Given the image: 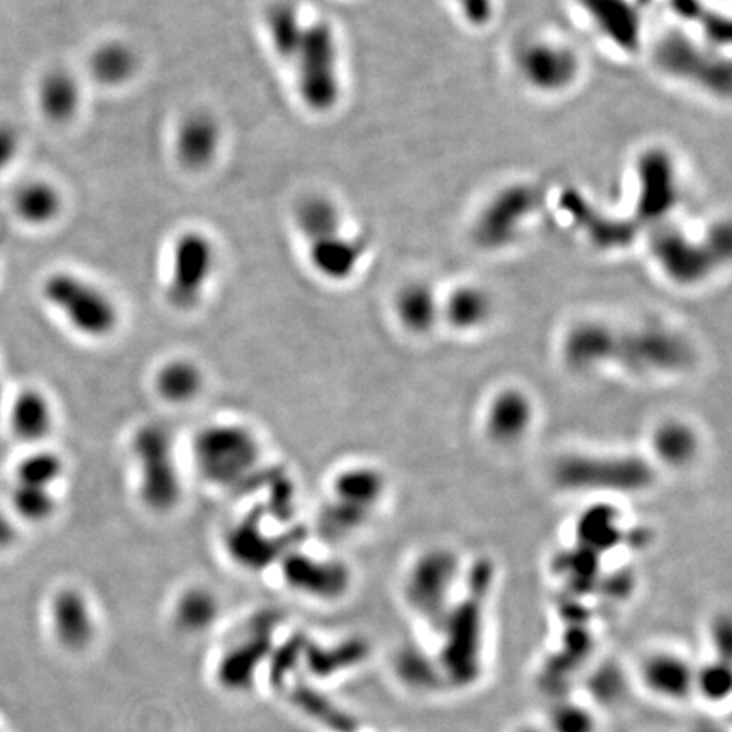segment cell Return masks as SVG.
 I'll list each match as a JSON object with an SVG mask.
<instances>
[{
    "mask_svg": "<svg viewBox=\"0 0 732 732\" xmlns=\"http://www.w3.org/2000/svg\"><path fill=\"white\" fill-rule=\"evenodd\" d=\"M190 450L195 472L216 488L239 487L255 475L263 455L255 429L236 421H214L200 427Z\"/></svg>",
    "mask_w": 732,
    "mask_h": 732,
    "instance_id": "cell-1",
    "label": "cell"
},
{
    "mask_svg": "<svg viewBox=\"0 0 732 732\" xmlns=\"http://www.w3.org/2000/svg\"><path fill=\"white\" fill-rule=\"evenodd\" d=\"M129 453L136 470V492L153 514H170L183 497V475L173 433L161 422H146L134 431Z\"/></svg>",
    "mask_w": 732,
    "mask_h": 732,
    "instance_id": "cell-2",
    "label": "cell"
},
{
    "mask_svg": "<svg viewBox=\"0 0 732 732\" xmlns=\"http://www.w3.org/2000/svg\"><path fill=\"white\" fill-rule=\"evenodd\" d=\"M553 477L573 494L634 495L653 487L656 466L633 453H572L556 461Z\"/></svg>",
    "mask_w": 732,
    "mask_h": 732,
    "instance_id": "cell-3",
    "label": "cell"
},
{
    "mask_svg": "<svg viewBox=\"0 0 732 732\" xmlns=\"http://www.w3.org/2000/svg\"><path fill=\"white\" fill-rule=\"evenodd\" d=\"M41 292L46 304L82 338L106 341L119 329L121 314L111 295L75 273H51Z\"/></svg>",
    "mask_w": 732,
    "mask_h": 732,
    "instance_id": "cell-4",
    "label": "cell"
},
{
    "mask_svg": "<svg viewBox=\"0 0 732 732\" xmlns=\"http://www.w3.org/2000/svg\"><path fill=\"white\" fill-rule=\"evenodd\" d=\"M651 256L661 273L682 287H694L721 268L731 255V234L727 226L709 229L704 239L688 236L682 229L663 226L649 244Z\"/></svg>",
    "mask_w": 732,
    "mask_h": 732,
    "instance_id": "cell-5",
    "label": "cell"
},
{
    "mask_svg": "<svg viewBox=\"0 0 732 732\" xmlns=\"http://www.w3.org/2000/svg\"><path fill=\"white\" fill-rule=\"evenodd\" d=\"M463 578L455 551L441 546L422 551L405 573L402 592L407 607L438 631L460 595Z\"/></svg>",
    "mask_w": 732,
    "mask_h": 732,
    "instance_id": "cell-6",
    "label": "cell"
},
{
    "mask_svg": "<svg viewBox=\"0 0 732 732\" xmlns=\"http://www.w3.org/2000/svg\"><path fill=\"white\" fill-rule=\"evenodd\" d=\"M655 65L666 77L722 99L731 92V63L716 46L682 29L663 33L653 50Z\"/></svg>",
    "mask_w": 732,
    "mask_h": 732,
    "instance_id": "cell-7",
    "label": "cell"
},
{
    "mask_svg": "<svg viewBox=\"0 0 732 732\" xmlns=\"http://www.w3.org/2000/svg\"><path fill=\"white\" fill-rule=\"evenodd\" d=\"M694 348L685 336L663 324L619 329L614 365L639 377L675 375L687 370Z\"/></svg>",
    "mask_w": 732,
    "mask_h": 732,
    "instance_id": "cell-8",
    "label": "cell"
},
{
    "mask_svg": "<svg viewBox=\"0 0 732 732\" xmlns=\"http://www.w3.org/2000/svg\"><path fill=\"white\" fill-rule=\"evenodd\" d=\"M516 75L527 89L541 97L566 94L582 78V56L566 41L534 34L522 39L512 53Z\"/></svg>",
    "mask_w": 732,
    "mask_h": 732,
    "instance_id": "cell-9",
    "label": "cell"
},
{
    "mask_svg": "<svg viewBox=\"0 0 732 732\" xmlns=\"http://www.w3.org/2000/svg\"><path fill=\"white\" fill-rule=\"evenodd\" d=\"M292 63L297 67L300 97L311 111L328 112L338 104V41L326 21L305 26Z\"/></svg>",
    "mask_w": 732,
    "mask_h": 732,
    "instance_id": "cell-10",
    "label": "cell"
},
{
    "mask_svg": "<svg viewBox=\"0 0 732 732\" xmlns=\"http://www.w3.org/2000/svg\"><path fill=\"white\" fill-rule=\"evenodd\" d=\"M541 206L539 190L517 182L487 200L473 222V239L485 251H500L517 243Z\"/></svg>",
    "mask_w": 732,
    "mask_h": 732,
    "instance_id": "cell-11",
    "label": "cell"
},
{
    "mask_svg": "<svg viewBox=\"0 0 732 732\" xmlns=\"http://www.w3.org/2000/svg\"><path fill=\"white\" fill-rule=\"evenodd\" d=\"M283 583L295 594L317 602H338L350 594L353 573L338 558L290 549L278 561Z\"/></svg>",
    "mask_w": 732,
    "mask_h": 732,
    "instance_id": "cell-12",
    "label": "cell"
},
{
    "mask_svg": "<svg viewBox=\"0 0 732 732\" xmlns=\"http://www.w3.org/2000/svg\"><path fill=\"white\" fill-rule=\"evenodd\" d=\"M214 263V248L204 234L187 233L178 238L167 283V300L173 309L194 311L204 299Z\"/></svg>",
    "mask_w": 732,
    "mask_h": 732,
    "instance_id": "cell-13",
    "label": "cell"
},
{
    "mask_svg": "<svg viewBox=\"0 0 732 732\" xmlns=\"http://www.w3.org/2000/svg\"><path fill=\"white\" fill-rule=\"evenodd\" d=\"M634 678L644 694L663 704L694 699L695 661L677 648H651L634 666Z\"/></svg>",
    "mask_w": 732,
    "mask_h": 732,
    "instance_id": "cell-14",
    "label": "cell"
},
{
    "mask_svg": "<svg viewBox=\"0 0 732 732\" xmlns=\"http://www.w3.org/2000/svg\"><path fill=\"white\" fill-rule=\"evenodd\" d=\"M387 494V478L372 465H350L341 468L329 485L326 504L344 516L368 526L373 514Z\"/></svg>",
    "mask_w": 732,
    "mask_h": 732,
    "instance_id": "cell-15",
    "label": "cell"
},
{
    "mask_svg": "<svg viewBox=\"0 0 732 732\" xmlns=\"http://www.w3.org/2000/svg\"><path fill=\"white\" fill-rule=\"evenodd\" d=\"M534 422V399L519 387H504L495 392L483 411V433L497 446L522 443L533 431Z\"/></svg>",
    "mask_w": 732,
    "mask_h": 732,
    "instance_id": "cell-16",
    "label": "cell"
},
{
    "mask_svg": "<svg viewBox=\"0 0 732 732\" xmlns=\"http://www.w3.org/2000/svg\"><path fill=\"white\" fill-rule=\"evenodd\" d=\"M619 329L597 319L573 324L561 341V360L568 370L590 375L614 365Z\"/></svg>",
    "mask_w": 732,
    "mask_h": 732,
    "instance_id": "cell-17",
    "label": "cell"
},
{
    "mask_svg": "<svg viewBox=\"0 0 732 732\" xmlns=\"http://www.w3.org/2000/svg\"><path fill=\"white\" fill-rule=\"evenodd\" d=\"M588 23L622 53H636L643 43V6L638 0H575Z\"/></svg>",
    "mask_w": 732,
    "mask_h": 732,
    "instance_id": "cell-18",
    "label": "cell"
},
{
    "mask_svg": "<svg viewBox=\"0 0 732 732\" xmlns=\"http://www.w3.org/2000/svg\"><path fill=\"white\" fill-rule=\"evenodd\" d=\"M639 219L660 222L677 206L678 178L675 161L663 150H651L639 158Z\"/></svg>",
    "mask_w": 732,
    "mask_h": 732,
    "instance_id": "cell-19",
    "label": "cell"
},
{
    "mask_svg": "<svg viewBox=\"0 0 732 732\" xmlns=\"http://www.w3.org/2000/svg\"><path fill=\"white\" fill-rule=\"evenodd\" d=\"M50 622L56 641L82 653L97 638V619L89 597L77 587L60 588L50 602Z\"/></svg>",
    "mask_w": 732,
    "mask_h": 732,
    "instance_id": "cell-20",
    "label": "cell"
},
{
    "mask_svg": "<svg viewBox=\"0 0 732 732\" xmlns=\"http://www.w3.org/2000/svg\"><path fill=\"white\" fill-rule=\"evenodd\" d=\"M224 546L229 558L241 566L244 572H263L273 563L278 565L283 555L290 551L283 548L280 539L261 529L256 516L246 517L229 527Z\"/></svg>",
    "mask_w": 732,
    "mask_h": 732,
    "instance_id": "cell-21",
    "label": "cell"
},
{
    "mask_svg": "<svg viewBox=\"0 0 732 732\" xmlns=\"http://www.w3.org/2000/svg\"><path fill=\"white\" fill-rule=\"evenodd\" d=\"M309 260L317 275L329 282H346L355 275L365 256V243L343 233V228L307 241Z\"/></svg>",
    "mask_w": 732,
    "mask_h": 732,
    "instance_id": "cell-22",
    "label": "cell"
},
{
    "mask_svg": "<svg viewBox=\"0 0 732 732\" xmlns=\"http://www.w3.org/2000/svg\"><path fill=\"white\" fill-rule=\"evenodd\" d=\"M651 463L670 470H683L694 465L702 453V438L697 427L680 417L658 422L649 434Z\"/></svg>",
    "mask_w": 732,
    "mask_h": 732,
    "instance_id": "cell-23",
    "label": "cell"
},
{
    "mask_svg": "<svg viewBox=\"0 0 732 732\" xmlns=\"http://www.w3.org/2000/svg\"><path fill=\"white\" fill-rule=\"evenodd\" d=\"M392 309L399 328L411 336H427L441 324V295L424 280L404 283Z\"/></svg>",
    "mask_w": 732,
    "mask_h": 732,
    "instance_id": "cell-24",
    "label": "cell"
},
{
    "mask_svg": "<svg viewBox=\"0 0 732 732\" xmlns=\"http://www.w3.org/2000/svg\"><path fill=\"white\" fill-rule=\"evenodd\" d=\"M495 304L488 290L478 283H460L441 295V324L456 333H477L494 317Z\"/></svg>",
    "mask_w": 732,
    "mask_h": 732,
    "instance_id": "cell-25",
    "label": "cell"
},
{
    "mask_svg": "<svg viewBox=\"0 0 732 732\" xmlns=\"http://www.w3.org/2000/svg\"><path fill=\"white\" fill-rule=\"evenodd\" d=\"M221 143V128L216 117L206 111L192 112L178 129L177 158L180 165L199 172L216 158Z\"/></svg>",
    "mask_w": 732,
    "mask_h": 732,
    "instance_id": "cell-26",
    "label": "cell"
},
{
    "mask_svg": "<svg viewBox=\"0 0 732 732\" xmlns=\"http://www.w3.org/2000/svg\"><path fill=\"white\" fill-rule=\"evenodd\" d=\"M55 407L50 397L36 387H26L12 400L9 426L19 441L43 443L55 429Z\"/></svg>",
    "mask_w": 732,
    "mask_h": 732,
    "instance_id": "cell-27",
    "label": "cell"
},
{
    "mask_svg": "<svg viewBox=\"0 0 732 732\" xmlns=\"http://www.w3.org/2000/svg\"><path fill=\"white\" fill-rule=\"evenodd\" d=\"M206 387V375L199 363L185 356L163 361L153 373L156 397L173 407L194 404Z\"/></svg>",
    "mask_w": 732,
    "mask_h": 732,
    "instance_id": "cell-28",
    "label": "cell"
},
{
    "mask_svg": "<svg viewBox=\"0 0 732 732\" xmlns=\"http://www.w3.org/2000/svg\"><path fill=\"white\" fill-rule=\"evenodd\" d=\"M221 616V600L211 588L192 585L180 592L172 609L173 626L190 636L211 631Z\"/></svg>",
    "mask_w": 732,
    "mask_h": 732,
    "instance_id": "cell-29",
    "label": "cell"
},
{
    "mask_svg": "<svg viewBox=\"0 0 732 732\" xmlns=\"http://www.w3.org/2000/svg\"><path fill=\"white\" fill-rule=\"evenodd\" d=\"M39 109L51 122H68L80 106L77 80L63 70H53L41 80L38 90Z\"/></svg>",
    "mask_w": 732,
    "mask_h": 732,
    "instance_id": "cell-30",
    "label": "cell"
},
{
    "mask_svg": "<svg viewBox=\"0 0 732 732\" xmlns=\"http://www.w3.org/2000/svg\"><path fill=\"white\" fill-rule=\"evenodd\" d=\"M548 732H600L597 705L577 697H563L549 705L543 719Z\"/></svg>",
    "mask_w": 732,
    "mask_h": 732,
    "instance_id": "cell-31",
    "label": "cell"
},
{
    "mask_svg": "<svg viewBox=\"0 0 732 732\" xmlns=\"http://www.w3.org/2000/svg\"><path fill=\"white\" fill-rule=\"evenodd\" d=\"M14 211L19 219L33 226L55 221L61 211V195L46 182H29L14 195Z\"/></svg>",
    "mask_w": 732,
    "mask_h": 732,
    "instance_id": "cell-32",
    "label": "cell"
},
{
    "mask_svg": "<svg viewBox=\"0 0 732 732\" xmlns=\"http://www.w3.org/2000/svg\"><path fill=\"white\" fill-rule=\"evenodd\" d=\"M265 21L278 56L283 60L294 61L305 29L297 7L287 0L275 2L268 7Z\"/></svg>",
    "mask_w": 732,
    "mask_h": 732,
    "instance_id": "cell-33",
    "label": "cell"
},
{
    "mask_svg": "<svg viewBox=\"0 0 732 732\" xmlns=\"http://www.w3.org/2000/svg\"><path fill=\"white\" fill-rule=\"evenodd\" d=\"M731 661L710 656L709 660L695 663L694 699L712 707H722L731 699Z\"/></svg>",
    "mask_w": 732,
    "mask_h": 732,
    "instance_id": "cell-34",
    "label": "cell"
},
{
    "mask_svg": "<svg viewBox=\"0 0 732 732\" xmlns=\"http://www.w3.org/2000/svg\"><path fill=\"white\" fill-rule=\"evenodd\" d=\"M65 475V461L58 453L39 448L24 456L14 470V483L28 487L50 488L56 485Z\"/></svg>",
    "mask_w": 732,
    "mask_h": 732,
    "instance_id": "cell-35",
    "label": "cell"
},
{
    "mask_svg": "<svg viewBox=\"0 0 732 732\" xmlns=\"http://www.w3.org/2000/svg\"><path fill=\"white\" fill-rule=\"evenodd\" d=\"M90 72L100 84H124L136 72V55L124 43H107L92 55Z\"/></svg>",
    "mask_w": 732,
    "mask_h": 732,
    "instance_id": "cell-36",
    "label": "cell"
},
{
    "mask_svg": "<svg viewBox=\"0 0 732 732\" xmlns=\"http://www.w3.org/2000/svg\"><path fill=\"white\" fill-rule=\"evenodd\" d=\"M11 505L19 519L31 524H43L55 516L58 500L55 497V490L50 488L28 487L14 483Z\"/></svg>",
    "mask_w": 732,
    "mask_h": 732,
    "instance_id": "cell-37",
    "label": "cell"
},
{
    "mask_svg": "<svg viewBox=\"0 0 732 732\" xmlns=\"http://www.w3.org/2000/svg\"><path fill=\"white\" fill-rule=\"evenodd\" d=\"M617 529L619 526L614 512L595 509L585 514L578 522V539H580L578 543L599 555L600 551L616 546L619 541Z\"/></svg>",
    "mask_w": 732,
    "mask_h": 732,
    "instance_id": "cell-38",
    "label": "cell"
},
{
    "mask_svg": "<svg viewBox=\"0 0 732 732\" xmlns=\"http://www.w3.org/2000/svg\"><path fill=\"white\" fill-rule=\"evenodd\" d=\"M710 644L716 658L731 661L732 624L727 616H717L710 626Z\"/></svg>",
    "mask_w": 732,
    "mask_h": 732,
    "instance_id": "cell-39",
    "label": "cell"
},
{
    "mask_svg": "<svg viewBox=\"0 0 732 732\" xmlns=\"http://www.w3.org/2000/svg\"><path fill=\"white\" fill-rule=\"evenodd\" d=\"M21 150V138L17 129L9 122H0V172H4L16 161Z\"/></svg>",
    "mask_w": 732,
    "mask_h": 732,
    "instance_id": "cell-40",
    "label": "cell"
},
{
    "mask_svg": "<svg viewBox=\"0 0 732 732\" xmlns=\"http://www.w3.org/2000/svg\"><path fill=\"white\" fill-rule=\"evenodd\" d=\"M17 527L11 517L0 512V553H6L17 543Z\"/></svg>",
    "mask_w": 732,
    "mask_h": 732,
    "instance_id": "cell-41",
    "label": "cell"
},
{
    "mask_svg": "<svg viewBox=\"0 0 732 732\" xmlns=\"http://www.w3.org/2000/svg\"><path fill=\"white\" fill-rule=\"evenodd\" d=\"M509 732H548V729L541 721H524L512 727Z\"/></svg>",
    "mask_w": 732,
    "mask_h": 732,
    "instance_id": "cell-42",
    "label": "cell"
},
{
    "mask_svg": "<svg viewBox=\"0 0 732 732\" xmlns=\"http://www.w3.org/2000/svg\"><path fill=\"white\" fill-rule=\"evenodd\" d=\"M692 732H724L719 729V727L716 726H700L697 727V729H694Z\"/></svg>",
    "mask_w": 732,
    "mask_h": 732,
    "instance_id": "cell-43",
    "label": "cell"
},
{
    "mask_svg": "<svg viewBox=\"0 0 732 732\" xmlns=\"http://www.w3.org/2000/svg\"><path fill=\"white\" fill-rule=\"evenodd\" d=\"M2 394H4V389H2V383H0V407H2Z\"/></svg>",
    "mask_w": 732,
    "mask_h": 732,
    "instance_id": "cell-44",
    "label": "cell"
}]
</instances>
